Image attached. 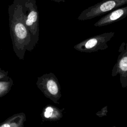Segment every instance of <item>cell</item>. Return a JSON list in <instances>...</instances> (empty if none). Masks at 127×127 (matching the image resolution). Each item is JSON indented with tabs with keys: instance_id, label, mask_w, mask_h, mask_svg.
Returning <instances> with one entry per match:
<instances>
[{
	"instance_id": "1",
	"label": "cell",
	"mask_w": 127,
	"mask_h": 127,
	"mask_svg": "<svg viewBox=\"0 0 127 127\" xmlns=\"http://www.w3.org/2000/svg\"><path fill=\"white\" fill-rule=\"evenodd\" d=\"M9 25L13 50L20 60H23L25 53L29 50L30 35L25 23L24 15L19 0H14L9 5Z\"/></svg>"
},
{
	"instance_id": "2",
	"label": "cell",
	"mask_w": 127,
	"mask_h": 127,
	"mask_svg": "<svg viewBox=\"0 0 127 127\" xmlns=\"http://www.w3.org/2000/svg\"><path fill=\"white\" fill-rule=\"evenodd\" d=\"M24 15L25 23L30 35L28 51H32L39 39V16L36 0H19Z\"/></svg>"
},
{
	"instance_id": "3",
	"label": "cell",
	"mask_w": 127,
	"mask_h": 127,
	"mask_svg": "<svg viewBox=\"0 0 127 127\" xmlns=\"http://www.w3.org/2000/svg\"><path fill=\"white\" fill-rule=\"evenodd\" d=\"M36 84L46 97L54 103L60 104L59 100L62 96L61 85L53 73H45L38 77Z\"/></svg>"
},
{
	"instance_id": "4",
	"label": "cell",
	"mask_w": 127,
	"mask_h": 127,
	"mask_svg": "<svg viewBox=\"0 0 127 127\" xmlns=\"http://www.w3.org/2000/svg\"><path fill=\"white\" fill-rule=\"evenodd\" d=\"M127 3V0H103L83 10L77 19L84 21L107 14Z\"/></svg>"
},
{
	"instance_id": "5",
	"label": "cell",
	"mask_w": 127,
	"mask_h": 127,
	"mask_svg": "<svg viewBox=\"0 0 127 127\" xmlns=\"http://www.w3.org/2000/svg\"><path fill=\"white\" fill-rule=\"evenodd\" d=\"M114 35V32L98 34L77 43L73 48L76 51L84 53H92L104 50L108 48V43Z\"/></svg>"
},
{
	"instance_id": "6",
	"label": "cell",
	"mask_w": 127,
	"mask_h": 127,
	"mask_svg": "<svg viewBox=\"0 0 127 127\" xmlns=\"http://www.w3.org/2000/svg\"><path fill=\"white\" fill-rule=\"evenodd\" d=\"M119 56L112 70V76L120 75V81L123 88L127 87V44L123 42L119 49Z\"/></svg>"
},
{
	"instance_id": "7",
	"label": "cell",
	"mask_w": 127,
	"mask_h": 127,
	"mask_svg": "<svg viewBox=\"0 0 127 127\" xmlns=\"http://www.w3.org/2000/svg\"><path fill=\"white\" fill-rule=\"evenodd\" d=\"M127 16V6L116 8L107 13L101 18L94 25L96 27H102L111 24L124 19Z\"/></svg>"
},
{
	"instance_id": "8",
	"label": "cell",
	"mask_w": 127,
	"mask_h": 127,
	"mask_svg": "<svg viewBox=\"0 0 127 127\" xmlns=\"http://www.w3.org/2000/svg\"><path fill=\"white\" fill-rule=\"evenodd\" d=\"M64 111V108L60 109L53 105H47L43 108L41 114L42 122L45 121L54 122L60 120L63 116V112Z\"/></svg>"
},
{
	"instance_id": "9",
	"label": "cell",
	"mask_w": 127,
	"mask_h": 127,
	"mask_svg": "<svg viewBox=\"0 0 127 127\" xmlns=\"http://www.w3.org/2000/svg\"><path fill=\"white\" fill-rule=\"evenodd\" d=\"M26 120V115L23 112L15 114L0 123V127H24Z\"/></svg>"
},
{
	"instance_id": "10",
	"label": "cell",
	"mask_w": 127,
	"mask_h": 127,
	"mask_svg": "<svg viewBox=\"0 0 127 127\" xmlns=\"http://www.w3.org/2000/svg\"><path fill=\"white\" fill-rule=\"evenodd\" d=\"M13 84V81L11 77L0 80V98L6 95L10 91Z\"/></svg>"
},
{
	"instance_id": "11",
	"label": "cell",
	"mask_w": 127,
	"mask_h": 127,
	"mask_svg": "<svg viewBox=\"0 0 127 127\" xmlns=\"http://www.w3.org/2000/svg\"><path fill=\"white\" fill-rule=\"evenodd\" d=\"M108 113V106H106L104 107H103L101 110L99 111L96 113V115L100 118L106 116L107 115Z\"/></svg>"
},
{
	"instance_id": "12",
	"label": "cell",
	"mask_w": 127,
	"mask_h": 127,
	"mask_svg": "<svg viewBox=\"0 0 127 127\" xmlns=\"http://www.w3.org/2000/svg\"><path fill=\"white\" fill-rule=\"evenodd\" d=\"M9 77H10L8 75V72L4 71L0 68V80L7 79Z\"/></svg>"
},
{
	"instance_id": "13",
	"label": "cell",
	"mask_w": 127,
	"mask_h": 127,
	"mask_svg": "<svg viewBox=\"0 0 127 127\" xmlns=\"http://www.w3.org/2000/svg\"><path fill=\"white\" fill-rule=\"evenodd\" d=\"M52 1H53L54 2H56L58 3H60V2H65V0H51Z\"/></svg>"
},
{
	"instance_id": "14",
	"label": "cell",
	"mask_w": 127,
	"mask_h": 127,
	"mask_svg": "<svg viewBox=\"0 0 127 127\" xmlns=\"http://www.w3.org/2000/svg\"><path fill=\"white\" fill-rule=\"evenodd\" d=\"M112 127H116V126H113Z\"/></svg>"
}]
</instances>
